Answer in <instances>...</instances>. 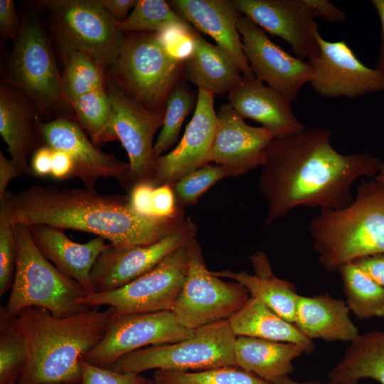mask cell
<instances>
[{
    "label": "cell",
    "instance_id": "obj_1",
    "mask_svg": "<svg viewBox=\"0 0 384 384\" xmlns=\"http://www.w3.org/2000/svg\"><path fill=\"white\" fill-rule=\"evenodd\" d=\"M331 135L315 127L272 141L258 179L267 202L265 227L298 207L343 208L353 200V183L377 175L380 157L341 154L333 146Z\"/></svg>",
    "mask_w": 384,
    "mask_h": 384
},
{
    "label": "cell",
    "instance_id": "obj_2",
    "mask_svg": "<svg viewBox=\"0 0 384 384\" xmlns=\"http://www.w3.org/2000/svg\"><path fill=\"white\" fill-rule=\"evenodd\" d=\"M186 217L183 210L169 218L134 211L128 196L96 190L33 186L7 191L0 201V227L21 224L48 225L86 232L121 246L156 242L175 230Z\"/></svg>",
    "mask_w": 384,
    "mask_h": 384
},
{
    "label": "cell",
    "instance_id": "obj_3",
    "mask_svg": "<svg viewBox=\"0 0 384 384\" xmlns=\"http://www.w3.org/2000/svg\"><path fill=\"white\" fill-rule=\"evenodd\" d=\"M113 317L111 307L90 308L66 316L29 307L9 318L28 350L18 383H79L81 360L102 341Z\"/></svg>",
    "mask_w": 384,
    "mask_h": 384
},
{
    "label": "cell",
    "instance_id": "obj_4",
    "mask_svg": "<svg viewBox=\"0 0 384 384\" xmlns=\"http://www.w3.org/2000/svg\"><path fill=\"white\" fill-rule=\"evenodd\" d=\"M321 266L338 272L361 257L384 252V183L363 181L343 208L321 209L308 227Z\"/></svg>",
    "mask_w": 384,
    "mask_h": 384
},
{
    "label": "cell",
    "instance_id": "obj_5",
    "mask_svg": "<svg viewBox=\"0 0 384 384\" xmlns=\"http://www.w3.org/2000/svg\"><path fill=\"white\" fill-rule=\"evenodd\" d=\"M17 248L14 283L8 300L0 308V319H9L29 307H41L57 316L90 309L80 303L87 293L60 272L39 250L29 226H12Z\"/></svg>",
    "mask_w": 384,
    "mask_h": 384
},
{
    "label": "cell",
    "instance_id": "obj_6",
    "mask_svg": "<svg viewBox=\"0 0 384 384\" xmlns=\"http://www.w3.org/2000/svg\"><path fill=\"white\" fill-rule=\"evenodd\" d=\"M236 337L228 320L219 321L194 329L183 340L132 351L107 368L140 374L154 369L200 371L238 366L234 355Z\"/></svg>",
    "mask_w": 384,
    "mask_h": 384
},
{
    "label": "cell",
    "instance_id": "obj_7",
    "mask_svg": "<svg viewBox=\"0 0 384 384\" xmlns=\"http://www.w3.org/2000/svg\"><path fill=\"white\" fill-rule=\"evenodd\" d=\"M183 63L166 53L155 33H129L112 65L114 84L141 106L164 112L169 93L183 80Z\"/></svg>",
    "mask_w": 384,
    "mask_h": 384
},
{
    "label": "cell",
    "instance_id": "obj_8",
    "mask_svg": "<svg viewBox=\"0 0 384 384\" xmlns=\"http://www.w3.org/2000/svg\"><path fill=\"white\" fill-rule=\"evenodd\" d=\"M63 52L85 53L104 68L112 65L124 43V33L101 0H40Z\"/></svg>",
    "mask_w": 384,
    "mask_h": 384
},
{
    "label": "cell",
    "instance_id": "obj_9",
    "mask_svg": "<svg viewBox=\"0 0 384 384\" xmlns=\"http://www.w3.org/2000/svg\"><path fill=\"white\" fill-rule=\"evenodd\" d=\"M1 83L21 91L41 107L60 113L72 108L49 38L35 18L23 20Z\"/></svg>",
    "mask_w": 384,
    "mask_h": 384
},
{
    "label": "cell",
    "instance_id": "obj_10",
    "mask_svg": "<svg viewBox=\"0 0 384 384\" xmlns=\"http://www.w3.org/2000/svg\"><path fill=\"white\" fill-rule=\"evenodd\" d=\"M190 241L127 284L110 292L87 294L80 303L88 308L111 307L114 317L172 311L188 275Z\"/></svg>",
    "mask_w": 384,
    "mask_h": 384
},
{
    "label": "cell",
    "instance_id": "obj_11",
    "mask_svg": "<svg viewBox=\"0 0 384 384\" xmlns=\"http://www.w3.org/2000/svg\"><path fill=\"white\" fill-rule=\"evenodd\" d=\"M188 275L172 310L185 328L194 330L228 320L248 301L250 295L240 283L227 282L207 269L196 238L190 241Z\"/></svg>",
    "mask_w": 384,
    "mask_h": 384
},
{
    "label": "cell",
    "instance_id": "obj_12",
    "mask_svg": "<svg viewBox=\"0 0 384 384\" xmlns=\"http://www.w3.org/2000/svg\"><path fill=\"white\" fill-rule=\"evenodd\" d=\"M111 113L107 128L108 142L118 140L129 158V171L121 184L127 191L149 181L154 166L153 139L162 127L164 112L149 110L127 97L114 83L107 91Z\"/></svg>",
    "mask_w": 384,
    "mask_h": 384
},
{
    "label": "cell",
    "instance_id": "obj_13",
    "mask_svg": "<svg viewBox=\"0 0 384 384\" xmlns=\"http://www.w3.org/2000/svg\"><path fill=\"white\" fill-rule=\"evenodd\" d=\"M193 332L179 324L172 311L113 317L102 341L82 359L107 368L132 351L175 343L188 338Z\"/></svg>",
    "mask_w": 384,
    "mask_h": 384
},
{
    "label": "cell",
    "instance_id": "obj_14",
    "mask_svg": "<svg viewBox=\"0 0 384 384\" xmlns=\"http://www.w3.org/2000/svg\"><path fill=\"white\" fill-rule=\"evenodd\" d=\"M198 225L187 217L184 222L163 239L145 245H107L90 272L94 292L119 289L145 274L166 256L193 238Z\"/></svg>",
    "mask_w": 384,
    "mask_h": 384
},
{
    "label": "cell",
    "instance_id": "obj_15",
    "mask_svg": "<svg viewBox=\"0 0 384 384\" xmlns=\"http://www.w3.org/2000/svg\"><path fill=\"white\" fill-rule=\"evenodd\" d=\"M319 53L308 60L310 84L324 97L356 98L384 91V73L363 64L343 41H329L317 33Z\"/></svg>",
    "mask_w": 384,
    "mask_h": 384
},
{
    "label": "cell",
    "instance_id": "obj_16",
    "mask_svg": "<svg viewBox=\"0 0 384 384\" xmlns=\"http://www.w3.org/2000/svg\"><path fill=\"white\" fill-rule=\"evenodd\" d=\"M237 26L245 55L255 77L280 92L291 103L310 82L308 61L292 56L273 42L266 32L242 14Z\"/></svg>",
    "mask_w": 384,
    "mask_h": 384
},
{
    "label": "cell",
    "instance_id": "obj_17",
    "mask_svg": "<svg viewBox=\"0 0 384 384\" xmlns=\"http://www.w3.org/2000/svg\"><path fill=\"white\" fill-rule=\"evenodd\" d=\"M35 126L44 145L70 154L74 162L73 178L80 180L85 188L95 190L100 178H113L120 184L124 181L129 163L102 151L76 122L64 117L43 122L38 116Z\"/></svg>",
    "mask_w": 384,
    "mask_h": 384
},
{
    "label": "cell",
    "instance_id": "obj_18",
    "mask_svg": "<svg viewBox=\"0 0 384 384\" xmlns=\"http://www.w3.org/2000/svg\"><path fill=\"white\" fill-rule=\"evenodd\" d=\"M239 12L265 32L278 36L296 56L307 60L319 53L317 11L308 0H234Z\"/></svg>",
    "mask_w": 384,
    "mask_h": 384
},
{
    "label": "cell",
    "instance_id": "obj_19",
    "mask_svg": "<svg viewBox=\"0 0 384 384\" xmlns=\"http://www.w3.org/2000/svg\"><path fill=\"white\" fill-rule=\"evenodd\" d=\"M208 164L223 167L229 176L237 177L260 167L266 151L274 139L262 127L247 124L228 103L220 107Z\"/></svg>",
    "mask_w": 384,
    "mask_h": 384
},
{
    "label": "cell",
    "instance_id": "obj_20",
    "mask_svg": "<svg viewBox=\"0 0 384 384\" xmlns=\"http://www.w3.org/2000/svg\"><path fill=\"white\" fill-rule=\"evenodd\" d=\"M217 124L214 95L198 89L194 113L183 137L172 151L155 159L149 181L155 187L172 185L186 174L208 164Z\"/></svg>",
    "mask_w": 384,
    "mask_h": 384
},
{
    "label": "cell",
    "instance_id": "obj_21",
    "mask_svg": "<svg viewBox=\"0 0 384 384\" xmlns=\"http://www.w3.org/2000/svg\"><path fill=\"white\" fill-rule=\"evenodd\" d=\"M171 8L198 32L212 37L240 69L254 77L243 51L237 21L240 13L234 0H171Z\"/></svg>",
    "mask_w": 384,
    "mask_h": 384
},
{
    "label": "cell",
    "instance_id": "obj_22",
    "mask_svg": "<svg viewBox=\"0 0 384 384\" xmlns=\"http://www.w3.org/2000/svg\"><path fill=\"white\" fill-rule=\"evenodd\" d=\"M228 98V104L243 119L259 122L274 138L292 135L306 128L294 114L291 102L255 76H243Z\"/></svg>",
    "mask_w": 384,
    "mask_h": 384
},
{
    "label": "cell",
    "instance_id": "obj_23",
    "mask_svg": "<svg viewBox=\"0 0 384 384\" xmlns=\"http://www.w3.org/2000/svg\"><path fill=\"white\" fill-rule=\"evenodd\" d=\"M41 253L64 274L77 282L87 294L94 292L90 272L107 243L96 237L86 243L71 240L61 229L43 225L29 226Z\"/></svg>",
    "mask_w": 384,
    "mask_h": 384
},
{
    "label": "cell",
    "instance_id": "obj_24",
    "mask_svg": "<svg viewBox=\"0 0 384 384\" xmlns=\"http://www.w3.org/2000/svg\"><path fill=\"white\" fill-rule=\"evenodd\" d=\"M38 105L17 89L1 83L0 134L11 158L21 167L24 175L34 176L28 164L37 142L33 130Z\"/></svg>",
    "mask_w": 384,
    "mask_h": 384
},
{
    "label": "cell",
    "instance_id": "obj_25",
    "mask_svg": "<svg viewBox=\"0 0 384 384\" xmlns=\"http://www.w3.org/2000/svg\"><path fill=\"white\" fill-rule=\"evenodd\" d=\"M346 301L329 294L297 297L294 324L306 337L351 342L359 336Z\"/></svg>",
    "mask_w": 384,
    "mask_h": 384
},
{
    "label": "cell",
    "instance_id": "obj_26",
    "mask_svg": "<svg viewBox=\"0 0 384 384\" xmlns=\"http://www.w3.org/2000/svg\"><path fill=\"white\" fill-rule=\"evenodd\" d=\"M254 274L245 271L213 272L220 278H228L242 284L250 296L257 297L287 321L293 323L299 294L290 282L277 277L267 254L257 251L250 256Z\"/></svg>",
    "mask_w": 384,
    "mask_h": 384
},
{
    "label": "cell",
    "instance_id": "obj_27",
    "mask_svg": "<svg viewBox=\"0 0 384 384\" xmlns=\"http://www.w3.org/2000/svg\"><path fill=\"white\" fill-rule=\"evenodd\" d=\"M195 48L183 63V78L213 95L228 94L242 80V74L230 55L208 42L193 28Z\"/></svg>",
    "mask_w": 384,
    "mask_h": 384
},
{
    "label": "cell",
    "instance_id": "obj_28",
    "mask_svg": "<svg viewBox=\"0 0 384 384\" xmlns=\"http://www.w3.org/2000/svg\"><path fill=\"white\" fill-rule=\"evenodd\" d=\"M302 353H311L300 344L245 336H237L234 346L237 366L270 383L289 376Z\"/></svg>",
    "mask_w": 384,
    "mask_h": 384
},
{
    "label": "cell",
    "instance_id": "obj_29",
    "mask_svg": "<svg viewBox=\"0 0 384 384\" xmlns=\"http://www.w3.org/2000/svg\"><path fill=\"white\" fill-rule=\"evenodd\" d=\"M228 321L236 336L294 343L306 347L311 353L314 351L312 340L257 297L250 296L246 304Z\"/></svg>",
    "mask_w": 384,
    "mask_h": 384
},
{
    "label": "cell",
    "instance_id": "obj_30",
    "mask_svg": "<svg viewBox=\"0 0 384 384\" xmlns=\"http://www.w3.org/2000/svg\"><path fill=\"white\" fill-rule=\"evenodd\" d=\"M367 378L384 384L383 330L359 334L328 375L329 382L341 384H357Z\"/></svg>",
    "mask_w": 384,
    "mask_h": 384
},
{
    "label": "cell",
    "instance_id": "obj_31",
    "mask_svg": "<svg viewBox=\"0 0 384 384\" xmlns=\"http://www.w3.org/2000/svg\"><path fill=\"white\" fill-rule=\"evenodd\" d=\"M343 282L346 303L359 319L384 317V287L353 262L338 272Z\"/></svg>",
    "mask_w": 384,
    "mask_h": 384
},
{
    "label": "cell",
    "instance_id": "obj_32",
    "mask_svg": "<svg viewBox=\"0 0 384 384\" xmlns=\"http://www.w3.org/2000/svg\"><path fill=\"white\" fill-rule=\"evenodd\" d=\"M64 70L61 75L65 94L71 103L81 95L105 88V68L85 53L63 52Z\"/></svg>",
    "mask_w": 384,
    "mask_h": 384
},
{
    "label": "cell",
    "instance_id": "obj_33",
    "mask_svg": "<svg viewBox=\"0 0 384 384\" xmlns=\"http://www.w3.org/2000/svg\"><path fill=\"white\" fill-rule=\"evenodd\" d=\"M197 100L198 93L183 80L173 87L166 100L161 130L154 145L155 159L164 154L176 142L183 122L195 110Z\"/></svg>",
    "mask_w": 384,
    "mask_h": 384
},
{
    "label": "cell",
    "instance_id": "obj_34",
    "mask_svg": "<svg viewBox=\"0 0 384 384\" xmlns=\"http://www.w3.org/2000/svg\"><path fill=\"white\" fill-rule=\"evenodd\" d=\"M154 384H272L238 366L200 371L156 370Z\"/></svg>",
    "mask_w": 384,
    "mask_h": 384
},
{
    "label": "cell",
    "instance_id": "obj_35",
    "mask_svg": "<svg viewBox=\"0 0 384 384\" xmlns=\"http://www.w3.org/2000/svg\"><path fill=\"white\" fill-rule=\"evenodd\" d=\"M78 124L96 144L108 142L107 128L111 113L105 88L80 96L71 103Z\"/></svg>",
    "mask_w": 384,
    "mask_h": 384
},
{
    "label": "cell",
    "instance_id": "obj_36",
    "mask_svg": "<svg viewBox=\"0 0 384 384\" xmlns=\"http://www.w3.org/2000/svg\"><path fill=\"white\" fill-rule=\"evenodd\" d=\"M188 23L164 0H137L124 21L117 23L123 33H157L174 23Z\"/></svg>",
    "mask_w": 384,
    "mask_h": 384
},
{
    "label": "cell",
    "instance_id": "obj_37",
    "mask_svg": "<svg viewBox=\"0 0 384 384\" xmlns=\"http://www.w3.org/2000/svg\"><path fill=\"white\" fill-rule=\"evenodd\" d=\"M27 361L23 338L8 319H0V384L20 380Z\"/></svg>",
    "mask_w": 384,
    "mask_h": 384
},
{
    "label": "cell",
    "instance_id": "obj_38",
    "mask_svg": "<svg viewBox=\"0 0 384 384\" xmlns=\"http://www.w3.org/2000/svg\"><path fill=\"white\" fill-rule=\"evenodd\" d=\"M228 176L223 167L210 164L186 174L171 185L177 205L181 208L196 205L210 188Z\"/></svg>",
    "mask_w": 384,
    "mask_h": 384
},
{
    "label": "cell",
    "instance_id": "obj_39",
    "mask_svg": "<svg viewBox=\"0 0 384 384\" xmlns=\"http://www.w3.org/2000/svg\"><path fill=\"white\" fill-rule=\"evenodd\" d=\"M155 33L166 53L174 60L184 63L193 53V27L189 23L171 24Z\"/></svg>",
    "mask_w": 384,
    "mask_h": 384
},
{
    "label": "cell",
    "instance_id": "obj_40",
    "mask_svg": "<svg viewBox=\"0 0 384 384\" xmlns=\"http://www.w3.org/2000/svg\"><path fill=\"white\" fill-rule=\"evenodd\" d=\"M17 259L16 238L12 226L0 227V296L11 291Z\"/></svg>",
    "mask_w": 384,
    "mask_h": 384
},
{
    "label": "cell",
    "instance_id": "obj_41",
    "mask_svg": "<svg viewBox=\"0 0 384 384\" xmlns=\"http://www.w3.org/2000/svg\"><path fill=\"white\" fill-rule=\"evenodd\" d=\"M148 380L134 373H120L81 360V378L78 384H146Z\"/></svg>",
    "mask_w": 384,
    "mask_h": 384
},
{
    "label": "cell",
    "instance_id": "obj_42",
    "mask_svg": "<svg viewBox=\"0 0 384 384\" xmlns=\"http://www.w3.org/2000/svg\"><path fill=\"white\" fill-rule=\"evenodd\" d=\"M183 210L176 203L172 186L164 184L155 187L151 200V213L156 218H172Z\"/></svg>",
    "mask_w": 384,
    "mask_h": 384
},
{
    "label": "cell",
    "instance_id": "obj_43",
    "mask_svg": "<svg viewBox=\"0 0 384 384\" xmlns=\"http://www.w3.org/2000/svg\"><path fill=\"white\" fill-rule=\"evenodd\" d=\"M154 188L155 186L150 181H143L134 185L128 192L131 208L142 215L154 217L151 213V200Z\"/></svg>",
    "mask_w": 384,
    "mask_h": 384
},
{
    "label": "cell",
    "instance_id": "obj_44",
    "mask_svg": "<svg viewBox=\"0 0 384 384\" xmlns=\"http://www.w3.org/2000/svg\"><path fill=\"white\" fill-rule=\"evenodd\" d=\"M21 23L16 12L15 4L12 0H0V33L4 40L16 39Z\"/></svg>",
    "mask_w": 384,
    "mask_h": 384
},
{
    "label": "cell",
    "instance_id": "obj_45",
    "mask_svg": "<svg viewBox=\"0 0 384 384\" xmlns=\"http://www.w3.org/2000/svg\"><path fill=\"white\" fill-rule=\"evenodd\" d=\"M352 262L384 287V252L361 257Z\"/></svg>",
    "mask_w": 384,
    "mask_h": 384
},
{
    "label": "cell",
    "instance_id": "obj_46",
    "mask_svg": "<svg viewBox=\"0 0 384 384\" xmlns=\"http://www.w3.org/2000/svg\"><path fill=\"white\" fill-rule=\"evenodd\" d=\"M53 150L50 176L53 178L59 181L73 178L74 162L72 157L69 154L64 151L58 149Z\"/></svg>",
    "mask_w": 384,
    "mask_h": 384
},
{
    "label": "cell",
    "instance_id": "obj_47",
    "mask_svg": "<svg viewBox=\"0 0 384 384\" xmlns=\"http://www.w3.org/2000/svg\"><path fill=\"white\" fill-rule=\"evenodd\" d=\"M53 151L50 147L43 145L33 153L30 167L34 176H50Z\"/></svg>",
    "mask_w": 384,
    "mask_h": 384
},
{
    "label": "cell",
    "instance_id": "obj_48",
    "mask_svg": "<svg viewBox=\"0 0 384 384\" xmlns=\"http://www.w3.org/2000/svg\"><path fill=\"white\" fill-rule=\"evenodd\" d=\"M24 175V173L19 164L13 159H7L0 151V201H1L6 193L9 183L15 178Z\"/></svg>",
    "mask_w": 384,
    "mask_h": 384
},
{
    "label": "cell",
    "instance_id": "obj_49",
    "mask_svg": "<svg viewBox=\"0 0 384 384\" xmlns=\"http://www.w3.org/2000/svg\"><path fill=\"white\" fill-rule=\"evenodd\" d=\"M309 3L317 11L319 17L326 21L342 22L346 21V14L327 0H308Z\"/></svg>",
    "mask_w": 384,
    "mask_h": 384
},
{
    "label": "cell",
    "instance_id": "obj_50",
    "mask_svg": "<svg viewBox=\"0 0 384 384\" xmlns=\"http://www.w3.org/2000/svg\"><path fill=\"white\" fill-rule=\"evenodd\" d=\"M101 1L116 23H118L126 20L129 11L135 6L137 0H101Z\"/></svg>",
    "mask_w": 384,
    "mask_h": 384
},
{
    "label": "cell",
    "instance_id": "obj_51",
    "mask_svg": "<svg viewBox=\"0 0 384 384\" xmlns=\"http://www.w3.org/2000/svg\"><path fill=\"white\" fill-rule=\"evenodd\" d=\"M380 23V43L376 68L384 73V0H372Z\"/></svg>",
    "mask_w": 384,
    "mask_h": 384
},
{
    "label": "cell",
    "instance_id": "obj_52",
    "mask_svg": "<svg viewBox=\"0 0 384 384\" xmlns=\"http://www.w3.org/2000/svg\"><path fill=\"white\" fill-rule=\"evenodd\" d=\"M272 383V384H341V383H331V382H329V383H322L317 381L298 382L292 379L289 376L282 377L276 380Z\"/></svg>",
    "mask_w": 384,
    "mask_h": 384
},
{
    "label": "cell",
    "instance_id": "obj_53",
    "mask_svg": "<svg viewBox=\"0 0 384 384\" xmlns=\"http://www.w3.org/2000/svg\"><path fill=\"white\" fill-rule=\"evenodd\" d=\"M374 178L378 181L384 183V161H382L380 164L378 173Z\"/></svg>",
    "mask_w": 384,
    "mask_h": 384
},
{
    "label": "cell",
    "instance_id": "obj_54",
    "mask_svg": "<svg viewBox=\"0 0 384 384\" xmlns=\"http://www.w3.org/2000/svg\"><path fill=\"white\" fill-rule=\"evenodd\" d=\"M146 384H154L152 380H148L147 383Z\"/></svg>",
    "mask_w": 384,
    "mask_h": 384
},
{
    "label": "cell",
    "instance_id": "obj_55",
    "mask_svg": "<svg viewBox=\"0 0 384 384\" xmlns=\"http://www.w3.org/2000/svg\"><path fill=\"white\" fill-rule=\"evenodd\" d=\"M11 384H19V383H11Z\"/></svg>",
    "mask_w": 384,
    "mask_h": 384
},
{
    "label": "cell",
    "instance_id": "obj_56",
    "mask_svg": "<svg viewBox=\"0 0 384 384\" xmlns=\"http://www.w3.org/2000/svg\"><path fill=\"white\" fill-rule=\"evenodd\" d=\"M383 331H384V328H383Z\"/></svg>",
    "mask_w": 384,
    "mask_h": 384
}]
</instances>
